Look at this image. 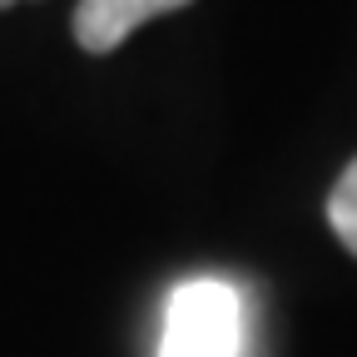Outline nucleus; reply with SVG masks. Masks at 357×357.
Returning <instances> with one entry per match:
<instances>
[{
  "instance_id": "1",
  "label": "nucleus",
  "mask_w": 357,
  "mask_h": 357,
  "mask_svg": "<svg viewBox=\"0 0 357 357\" xmlns=\"http://www.w3.org/2000/svg\"><path fill=\"white\" fill-rule=\"evenodd\" d=\"M238 352H243V303L229 283L194 278L169 293L159 357H238Z\"/></svg>"
},
{
  "instance_id": "2",
  "label": "nucleus",
  "mask_w": 357,
  "mask_h": 357,
  "mask_svg": "<svg viewBox=\"0 0 357 357\" xmlns=\"http://www.w3.org/2000/svg\"><path fill=\"white\" fill-rule=\"evenodd\" d=\"M184 6H194V0H79L70 25H75L79 50L109 55V50H119V45L139 30L144 20L169 15V10H184Z\"/></svg>"
},
{
  "instance_id": "3",
  "label": "nucleus",
  "mask_w": 357,
  "mask_h": 357,
  "mask_svg": "<svg viewBox=\"0 0 357 357\" xmlns=\"http://www.w3.org/2000/svg\"><path fill=\"white\" fill-rule=\"evenodd\" d=\"M328 223H333L337 243L357 258V159L337 174V184L328 194Z\"/></svg>"
},
{
  "instance_id": "4",
  "label": "nucleus",
  "mask_w": 357,
  "mask_h": 357,
  "mask_svg": "<svg viewBox=\"0 0 357 357\" xmlns=\"http://www.w3.org/2000/svg\"><path fill=\"white\" fill-rule=\"evenodd\" d=\"M10 6H15V0H0V10H10Z\"/></svg>"
}]
</instances>
